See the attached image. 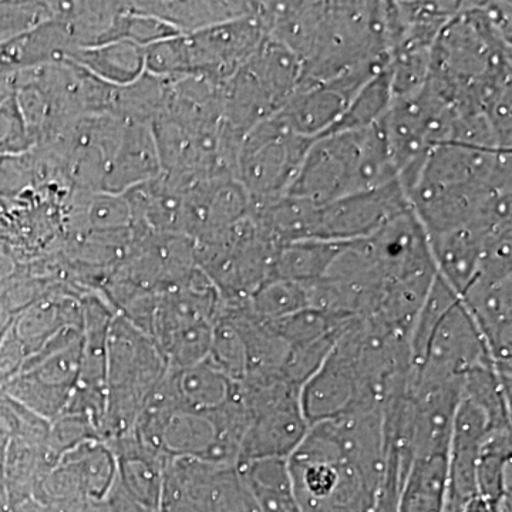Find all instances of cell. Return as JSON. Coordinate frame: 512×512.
<instances>
[{
	"label": "cell",
	"mask_w": 512,
	"mask_h": 512,
	"mask_svg": "<svg viewBox=\"0 0 512 512\" xmlns=\"http://www.w3.org/2000/svg\"><path fill=\"white\" fill-rule=\"evenodd\" d=\"M399 181L379 124L315 138L286 197L326 204Z\"/></svg>",
	"instance_id": "1"
},
{
	"label": "cell",
	"mask_w": 512,
	"mask_h": 512,
	"mask_svg": "<svg viewBox=\"0 0 512 512\" xmlns=\"http://www.w3.org/2000/svg\"><path fill=\"white\" fill-rule=\"evenodd\" d=\"M389 52V2H323L301 59L302 80L328 82Z\"/></svg>",
	"instance_id": "2"
},
{
	"label": "cell",
	"mask_w": 512,
	"mask_h": 512,
	"mask_svg": "<svg viewBox=\"0 0 512 512\" xmlns=\"http://www.w3.org/2000/svg\"><path fill=\"white\" fill-rule=\"evenodd\" d=\"M299 512H373L377 481L340 446L329 421L311 427L288 458Z\"/></svg>",
	"instance_id": "3"
},
{
	"label": "cell",
	"mask_w": 512,
	"mask_h": 512,
	"mask_svg": "<svg viewBox=\"0 0 512 512\" xmlns=\"http://www.w3.org/2000/svg\"><path fill=\"white\" fill-rule=\"evenodd\" d=\"M170 366L156 343L116 313L107 340L106 414L101 439L106 443L133 433L147 397Z\"/></svg>",
	"instance_id": "4"
},
{
	"label": "cell",
	"mask_w": 512,
	"mask_h": 512,
	"mask_svg": "<svg viewBox=\"0 0 512 512\" xmlns=\"http://www.w3.org/2000/svg\"><path fill=\"white\" fill-rule=\"evenodd\" d=\"M301 392V386L289 382L284 376L247 379L239 383L249 424L238 464L291 457L311 430L303 413Z\"/></svg>",
	"instance_id": "5"
},
{
	"label": "cell",
	"mask_w": 512,
	"mask_h": 512,
	"mask_svg": "<svg viewBox=\"0 0 512 512\" xmlns=\"http://www.w3.org/2000/svg\"><path fill=\"white\" fill-rule=\"evenodd\" d=\"M312 143L278 116L248 131L239 146L235 178L252 208L266 207L288 195Z\"/></svg>",
	"instance_id": "6"
},
{
	"label": "cell",
	"mask_w": 512,
	"mask_h": 512,
	"mask_svg": "<svg viewBox=\"0 0 512 512\" xmlns=\"http://www.w3.org/2000/svg\"><path fill=\"white\" fill-rule=\"evenodd\" d=\"M161 512H259L237 466L191 458L168 461Z\"/></svg>",
	"instance_id": "7"
},
{
	"label": "cell",
	"mask_w": 512,
	"mask_h": 512,
	"mask_svg": "<svg viewBox=\"0 0 512 512\" xmlns=\"http://www.w3.org/2000/svg\"><path fill=\"white\" fill-rule=\"evenodd\" d=\"M299 201L302 202L299 241L350 242L366 238L410 207L400 181L326 204Z\"/></svg>",
	"instance_id": "8"
},
{
	"label": "cell",
	"mask_w": 512,
	"mask_h": 512,
	"mask_svg": "<svg viewBox=\"0 0 512 512\" xmlns=\"http://www.w3.org/2000/svg\"><path fill=\"white\" fill-rule=\"evenodd\" d=\"M82 345V329L66 328L26 359L16 383L25 409L49 423L66 412L79 382Z\"/></svg>",
	"instance_id": "9"
},
{
	"label": "cell",
	"mask_w": 512,
	"mask_h": 512,
	"mask_svg": "<svg viewBox=\"0 0 512 512\" xmlns=\"http://www.w3.org/2000/svg\"><path fill=\"white\" fill-rule=\"evenodd\" d=\"M494 363L466 306L458 298L431 332L423 359L413 369L412 390L463 380L474 367Z\"/></svg>",
	"instance_id": "10"
},
{
	"label": "cell",
	"mask_w": 512,
	"mask_h": 512,
	"mask_svg": "<svg viewBox=\"0 0 512 512\" xmlns=\"http://www.w3.org/2000/svg\"><path fill=\"white\" fill-rule=\"evenodd\" d=\"M353 99L355 96L335 80H302L298 89L275 116L285 121L295 133L315 140L328 133L342 119Z\"/></svg>",
	"instance_id": "11"
},
{
	"label": "cell",
	"mask_w": 512,
	"mask_h": 512,
	"mask_svg": "<svg viewBox=\"0 0 512 512\" xmlns=\"http://www.w3.org/2000/svg\"><path fill=\"white\" fill-rule=\"evenodd\" d=\"M117 461V485L138 504L160 510L167 458L150 450L133 433L107 443Z\"/></svg>",
	"instance_id": "12"
},
{
	"label": "cell",
	"mask_w": 512,
	"mask_h": 512,
	"mask_svg": "<svg viewBox=\"0 0 512 512\" xmlns=\"http://www.w3.org/2000/svg\"><path fill=\"white\" fill-rule=\"evenodd\" d=\"M161 164L151 126L124 123L119 146L111 158L103 192L123 195L160 177Z\"/></svg>",
	"instance_id": "13"
},
{
	"label": "cell",
	"mask_w": 512,
	"mask_h": 512,
	"mask_svg": "<svg viewBox=\"0 0 512 512\" xmlns=\"http://www.w3.org/2000/svg\"><path fill=\"white\" fill-rule=\"evenodd\" d=\"M131 9L170 26L178 35H190L256 12L255 2H136Z\"/></svg>",
	"instance_id": "14"
},
{
	"label": "cell",
	"mask_w": 512,
	"mask_h": 512,
	"mask_svg": "<svg viewBox=\"0 0 512 512\" xmlns=\"http://www.w3.org/2000/svg\"><path fill=\"white\" fill-rule=\"evenodd\" d=\"M170 380L178 409L187 412H215L239 396V383L208 359L185 369H170Z\"/></svg>",
	"instance_id": "15"
},
{
	"label": "cell",
	"mask_w": 512,
	"mask_h": 512,
	"mask_svg": "<svg viewBox=\"0 0 512 512\" xmlns=\"http://www.w3.org/2000/svg\"><path fill=\"white\" fill-rule=\"evenodd\" d=\"M83 313L80 296L60 292L33 303L20 329V340L28 357L42 349L50 339L66 328L82 329Z\"/></svg>",
	"instance_id": "16"
},
{
	"label": "cell",
	"mask_w": 512,
	"mask_h": 512,
	"mask_svg": "<svg viewBox=\"0 0 512 512\" xmlns=\"http://www.w3.org/2000/svg\"><path fill=\"white\" fill-rule=\"evenodd\" d=\"M477 487L493 512H511V429L488 433L478 457Z\"/></svg>",
	"instance_id": "17"
},
{
	"label": "cell",
	"mask_w": 512,
	"mask_h": 512,
	"mask_svg": "<svg viewBox=\"0 0 512 512\" xmlns=\"http://www.w3.org/2000/svg\"><path fill=\"white\" fill-rule=\"evenodd\" d=\"M448 454L414 458L400 497L399 512H444Z\"/></svg>",
	"instance_id": "18"
},
{
	"label": "cell",
	"mask_w": 512,
	"mask_h": 512,
	"mask_svg": "<svg viewBox=\"0 0 512 512\" xmlns=\"http://www.w3.org/2000/svg\"><path fill=\"white\" fill-rule=\"evenodd\" d=\"M342 242L299 241L279 249L269 272L268 281L296 282L308 285L325 278ZM266 282V281H265Z\"/></svg>",
	"instance_id": "19"
},
{
	"label": "cell",
	"mask_w": 512,
	"mask_h": 512,
	"mask_svg": "<svg viewBox=\"0 0 512 512\" xmlns=\"http://www.w3.org/2000/svg\"><path fill=\"white\" fill-rule=\"evenodd\" d=\"M72 60L111 86H126L144 73V47L131 42L80 50Z\"/></svg>",
	"instance_id": "20"
},
{
	"label": "cell",
	"mask_w": 512,
	"mask_h": 512,
	"mask_svg": "<svg viewBox=\"0 0 512 512\" xmlns=\"http://www.w3.org/2000/svg\"><path fill=\"white\" fill-rule=\"evenodd\" d=\"M392 99V86H390L389 70L386 67L357 93L342 119L326 134L336 133V131L360 130V128L379 124L384 113L389 109Z\"/></svg>",
	"instance_id": "21"
},
{
	"label": "cell",
	"mask_w": 512,
	"mask_h": 512,
	"mask_svg": "<svg viewBox=\"0 0 512 512\" xmlns=\"http://www.w3.org/2000/svg\"><path fill=\"white\" fill-rule=\"evenodd\" d=\"M247 303L255 315L276 320L309 309V296L305 285L271 279L259 286Z\"/></svg>",
	"instance_id": "22"
},
{
	"label": "cell",
	"mask_w": 512,
	"mask_h": 512,
	"mask_svg": "<svg viewBox=\"0 0 512 512\" xmlns=\"http://www.w3.org/2000/svg\"><path fill=\"white\" fill-rule=\"evenodd\" d=\"M207 359L225 373L232 382H244L247 376V352H245L244 342L238 330L221 313L215 322L210 355Z\"/></svg>",
	"instance_id": "23"
},
{
	"label": "cell",
	"mask_w": 512,
	"mask_h": 512,
	"mask_svg": "<svg viewBox=\"0 0 512 512\" xmlns=\"http://www.w3.org/2000/svg\"><path fill=\"white\" fill-rule=\"evenodd\" d=\"M101 439L99 430L89 417L77 413H63L50 421L47 436V458L50 466L55 467L64 454L89 440Z\"/></svg>",
	"instance_id": "24"
},
{
	"label": "cell",
	"mask_w": 512,
	"mask_h": 512,
	"mask_svg": "<svg viewBox=\"0 0 512 512\" xmlns=\"http://www.w3.org/2000/svg\"><path fill=\"white\" fill-rule=\"evenodd\" d=\"M461 512H493V508L481 495H476L461 507Z\"/></svg>",
	"instance_id": "25"
},
{
	"label": "cell",
	"mask_w": 512,
	"mask_h": 512,
	"mask_svg": "<svg viewBox=\"0 0 512 512\" xmlns=\"http://www.w3.org/2000/svg\"><path fill=\"white\" fill-rule=\"evenodd\" d=\"M444 512H461V508L446 504V507H444Z\"/></svg>",
	"instance_id": "26"
}]
</instances>
